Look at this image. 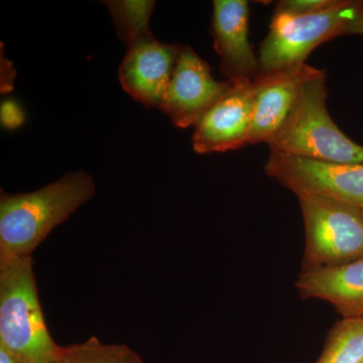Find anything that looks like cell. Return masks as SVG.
I'll use <instances>...</instances> for the list:
<instances>
[{"label": "cell", "instance_id": "1", "mask_svg": "<svg viewBox=\"0 0 363 363\" xmlns=\"http://www.w3.org/2000/svg\"><path fill=\"white\" fill-rule=\"evenodd\" d=\"M94 181L85 172L67 174L40 190L0 199V259L32 257L55 227L66 221L95 195Z\"/></svg>", "mask_w": 363, "mask_h": 363}, {"label": "cell", "instance_id": "2", "mask_svg": "<svg viewBox=\"0 0 363 363\" xmlns=\"http://www.w3.org/2000/svg\"><path fill=\"white\" fill-rule=\"evenodd\" d=\"M0 343L23 363H58L48 330L32 257L0 259Z\"/></svg>", "mask_w": 363, "mask_h": 363}, {"label": "cell", "instance_id": "3", "mask_svg": "<svg viewBox=\"0 0 363 363\" xmlns=\"http://www.w3.org/2000/svg\"><path fill=\"white\" fill-rule=\"evenodd\" d=\"M327 76L318 69L308 79L276 135L271 150L344 164L363 162V147L351 140L332 121L326 100Z\"/></svg>", "mask_w": 363, "mask_h": 363}, {"label": "cell", "instance_id": "4", "mask_svg": "<svg viewBox=\"0 0 363 363\" xmlns=\"http://www.w3.org/2000/svg\"><path fill=\"white\" fill-rule=\"evenodd\" d=\"M305 226L303 272L363 259V211L316 196L298 197Z\"/></svg>", "mask_w": 363, "mask_h": 363}, {"label": "cell", "instance_id": "5", "mask_svg": "<svg viewBox=\"0 0 363 363\" xmlns=\"http://www.w3.org/2000/svg\"><path fill=\"white\" fill-rule=\"evenodd\" d=\"M360 4L362 1L340 0L335 6L309 16L274 13L269 33L259 47L262 72L305 64L320 45L344 35L357 18Z\"/></svg>", "mask_w": 363, "mask_h": 363}, {"label": "cell", "instance_id": "6", "mask_svg": "<svg viewBox=\"0 0 363 363\" xmlns=\"http://www.w3.org/2000/svg\"><path fill=\"white\" fill-rule=\"evenodd\" d=\"M264 171L298 198H329L363 211V162L344 164L271 150Z\"/></svg>", "mask_w": 363, "mask_h": 363}, {"label": "cell", "instance_id": "7", "mask_svg": "<svg viewBox=\"0 0 363 363\" xmlns=\"http://www.w3.org/2000/svg\"><path fill=\"white\" fill-rule=\"evenodd\" d=\"M231 86L228 80L217 81L211 67L192 48L183 45L160 109L177 128L195 126Z\"/></svg>", "mask_w": 363, "mask_h": 363}, {"label": "cell", "instance_id": "8", "mask_svg": "<svg viewBox=\"0 0 363 363\" xmlns=\"http://www.w3.org/2000/svg\"><path fill=\"white\" fill-rule=\"evenodd\" d=\"M255 107L252 80L233 83L228 92L195 125L193 149L197 154L223 152L248 145Z\"/></svg>", "mask_w": 363, "mask_h": 363}, {"label": "cell", "instance_id": "9", "mask_svg": "<svg viewBox=\"0 0 363 363\" xmlns=\"http://www.w3.org/2000/svg\"><path fill=\"white\" fill-rule=\"evenodd\" d=\"M211 33L220 57V71L229 82L255 80L262 74L259 57L250 42L247 0H215Z\"/></svg>", "mask_w": 363, "mask_h": 363}, {"label": "cell", "instance_id": "10", "mask_svg": "<svg viewBox=\"0 0 363 363\" xmlns=\"http://www.w3.org/2000/svg\"><path fill=\"white\" fill-rule=\"evenodd\" d=\"M182 47L156 38L128 47L118 70L123 89L145 106L161 108Z\"/></svg>", "mask_w": 363, "mask_h": 363}, {"label": "cell", "instance_id": "11", "mask_svg": "<svg viewBox=\"0 0 363 363\" xmlns=\"http://www.w3.org/2000/svg\"><path fill=\"white\" fill-rule=\"evenodd\" d=\"M318 69L308 64L262 72L253 80L255 107L248 145L271 142L290 113L303 84Z\"/></svg>", "mask_w": 363, "mask_h": 363}, {"label": "cell", "instance_id": "12", "mask_svg": "<svg viewBox=\"0 0 363 363\" xmlns=\"http://www.w3.org/2000/svg\"><path fill=\"white\" fill-rule=\"evenodd\" d=\"M296 286L303 298L327 301L343 318L363 317V259L302 272Z\"/></svg>", "mask_w": 363, "mask_h": 363}, {"label": "cell", "instance_id": "13", "mask_svg": "<svg viewBox=\"0 0 363 363\" xmlns=\"http://www.w3.org/2000/svg\"><path fill=\"white\" fill-rule=\"evenodd\" d=\"M363 359V317L343 318L329 332L315 363H360Z\"/></svg>", "mask_w": 363, "mask_h": 363}, {"label": "cell", "instance_id": "14", "mask_svg": "<svg viewBox=\"0 0 363 363\" xmlns=\"http://www.w3.org/2000/svg\"><path fill=\"white\" fill-rule=\"evenodd\" d=\"M58 363H147L125 344H104L92 336L82 343L60 346Z\"/></svg>", "mask_w": 363, "mask_h": 363}, {"label": "cell", "instance_id": "15", "mask_svg": "<svg viewBox=\"0 0 363 363\" xmlns=\"http://www.w3.org/2000/svg\"><path fill=\"white\" fill-rule=\"evenodd\" d=\"M107 7L116 23L119 38L130 47L136 43L152 39L150 18L155 1H106Z\"/></svg>", "mask_w": 363, "mask_h": 363}, {"label": "cell", "instance_id": "16", "mask_svg": "<svg viewBox=\"0 0 363 363\" xmlns=\"http://www.w3.org/2000/svg\"><path fill=\"white\" fill-rule=\"evenodd\" d=\"M340 0H281L277 2L274 13L309 16L335 6Z\"/></svg>", "mask_w": 363, "mask_h": 363}, {"label": "cell", "instance_id": "17", "mask_svg": "<svg viewBox=\"0 0 363 363\" xmlns=\"http://www.w3.org/2000/svg\"><path fill=\"white\" fill-rule=\"evenodd\" d=\"M1 124L9 130L20 128L25 121V113L18 102L14 100H6L0 107Z\"/></svg>", "mask_w": 363, "mask_h": 363}, {"label": "cell", "instance_id": "18", "mask_svg": "<svg viewBox=\"0 0 363 363\" xmlns=\"http://www.w3.org/2000/svg\"><path fill=\"white\" fill-rule=\"evenodd\" d=\"M344 35H363V1L360 4L357 18L347 26Z\"/></svg>", "mask_w": 363, "mask_h": 363}, {"label": "cell", "instance_id": "19", "mask_svg": "<svg viewBox=\"0 0 363 363\" xmlns=\"http://www.w3.org/2000/svg\"><path fill=\"white\" fill-rule=\"evenodd\" d=\"M0 363H23L4 344L0 343Z\"/></svg>", "mask_w": 363, "mask_h": 363}, {"label": "cell", "instance_id": "20", "mask_svg": "<svg viewBox=\"0 0 363 363\" xmlns=\"http://www.w3.org/2000/svg\"><path fill=\"white\" fill-rule=\"evenodd\" d=\"M360 363H363V359L362 360V362H360Z\"/></svg>", "mask_w": 363, "mask_h": 363}]
</instances>
